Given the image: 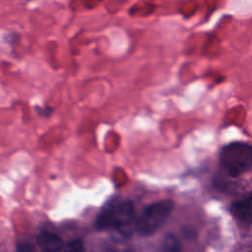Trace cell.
I'll return each instance as SVG.
<instances>
[{"mask_svg": "<svg viewBox=\"0 0 252 252\" xmlns=\"http://www.w3.org/2000/svg\"><path fill=\"white\" fill-rule=\"evenodd\" d=\"M136 226L134 205L129 200H111L95 219L98 230L113 228L123 236H129Z\"/></svg>", "mask_w": 252, "mask_h": 252, "instance_id": "1", "label": "cell"}, {"mask_svg": "<svg viewBox=\"0 0 252 252\" xmlns=\"http://www.w3.org/2000/svg\"><path fill=\"white\" fill-rule=\"evenodd\" d=\"M220 164L226 175L236 178L252 169V146L244 142H232L220 151Z\"/></svg>", "mask_w": 252, "mask_h": 252, "instance_id": "2", "label": "cell"}, {"mask_svg": "<svg viewBox=\"0 0 252 252\" xmlns=\"http://www.w3.org/2000/svg\"><path fill=\"white\" fill-rule=\"evenodd\" d=\"M174 209V203L170 199L156 201L146 206L136 220V230L142 236L155 233L167 220Z\"/></svg>", "mask_w": 252, "mask_h": 252, "instance_id": "3", "label": "cell"}, {"mask_svg": "<svg viewBox=\"0 0 252 252\" xmlns=\"http://www.w3.org/2000/svg\"><path fill=\"white\" fill-rule=\"evenodd\" d=\"M230 212L239 222L250 224L252 222V193L234 201L230 206Z\"/></svg>", "mask_w": 252, "mask_h": 252, "instance_id": "4", "label": "cell"}, {"mask_svg": "<svg viewBox=\"0 0 252 252\" xmlns=\"http://www.w3.org/2000/svg\"><path fill=\"white\" fill-rule=\"evenodd\" d=\"M37 243L45 252H58L62 248L63 244L61 237L50 231L40 232L37 236Z\"/></svg>", "mask_w": 252, "mask_h": 252, "instance_id": "5", "label": "cell"}, {"mask_svg": "<svg viewBox=\"0 0 252 252\" xmlns=\"http://www.w3.org/2000/svg\"><path fill=\"white\" fill-rule=\"evenodd\" d=\"M160 252H181L178 239L173 234H166L162 240Z\"/></svg>", "mask_w": 252, "mask_h": 252, "instance_id": "6", "label": "cell"}, {"mask_svg": "<svg viewBox=\"0 0 252 252\" xmlns=\"http://www.w3.org/2000/svg\"><path fill=\"white\" fill-rule=\"evenodd\" d=\"M65 252H85L83 242L80 239H76L72 241L68 246V250Z\"/></svg>", "mask_w": 252, "mask_h": 252, "instance_id": "7", "label": "cell"}, {"mask_svg": "<svg viewBox=\"0 0 252 252\" xmlns=\"http://www.w3.org/2000/svg\"><path fill=\"white\" fill-rule=\"evenodd\" d=\"M35 111L42 117H49L53 112L54 109L53 107L49 105H44V106H34Z\"/></svg>", "mask_w": 252, "mask_h": 252, "instance_id": "8", "label": "cell"}, {"mask_svg": "<svg viewBox=\"0 0 252 252\" xmlns=\"http://www.w3.org/2000/svg\"><path fill=\"white\" fill-rule=\"evenodd\" d=\"M247 252H252V245L248 248V250H247Z\"/></svg>", "mask_w": 252, "mask_h": 252, "instance_id": "9", "label": "cell"}]
</instances>
